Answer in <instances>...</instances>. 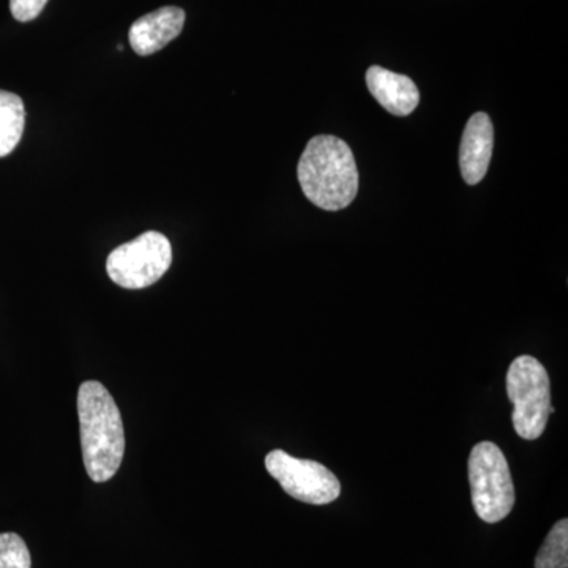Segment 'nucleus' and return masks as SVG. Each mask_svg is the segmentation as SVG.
Here are the masks:
<instances>
[{
	"instance_id": "obj_1",
	"label": "nucleus",
	"mask_w": 568,
	"mask_h": 568,
	"mask_svg": "<svg viewBox=\"0 0 568 568\" xmlns=\"http://www.w3.org/2000/svg\"><path fill=\"white\" fill-rule=\"evenodd\" d=\"M82 459L88 476L104 484L118 474L125 454L121 410L99 381H85L78 390Z\"/></svg>"
},
{
	"instance_id": "obj_2",
	"label": "nucleus",
	"mask_w": 568,
	"mask_h": 568,
	"mask_svg": "<svg viewBox=\"0 0 568 568\" xmlns=\"http://www.w3.org/2000/svg\"><path fill=\"white\" fill-rule=\"evenodd\" d=\"M306 200L324 211H343L358 192V171L349 145L331 134L306 144L297 168Z\"/></svg>"
},
{
	"instance_id": "obj_3",
	"label": "nucleus",
	"mask_w": 568,
	"mask_h": 568,
	"mask_svg": "<svg viewBox=\"0 0 568 568\" xmlns=\"http://www.w3.org/2000/svg\"><path fill=\"white\" fill-rule=\"evenodd\" d=\"M507 394L514 405L515 432L526 440L544 435L551 406V384L547 368L530 355L511 362L507 373Z\"/></svg>"
},
{
	"instance_id": "obj_4",
	"label": "nucleus",
	"mask_w": 568,
	"mask_h": 568,
	"mask_svg": "<svg viewBox=\"0 0 568 568\" xmlns=\"http://www.w3.org/2000/svg\"><path fill=\"white\" fill-rule=\"evenodd\" d=\"M469 484L478 518L499 523L515 506V487L506 455L495 443L484 440L470 452Z\"/></svg>"
},
{
	"instance_id": "obj_5",
	"label": "nucleus",
	"mask_w": 568,
	"mask_h": 568,
	"mask_svg": "<svg viewBox=\"0 0 568 568\" xmlns=\"http://www.w3.org/2000/svg\"><path fill=\"white\" fill-rule=\"evenodd\" d=\"M173 263V246L166 235L148 231L108 256L106 272L125 290H144L159 282Z\"/></svg>"
},
{
	"instance_id": "obj_6",
	"label": "nucleus",
	"mask_w": 568,
	"mask_h": 568,
	"mask_svg": "<svg viewBox=\"0 0 568 568\" xmlns=\"http://www.w3.org/2000/svg\"><path fill=\"white\" fill-rule=\"evenodd\" d=\"M265 469L287 495L301 503L325 506L342 493L338 478L327 467L313 459L291 457L284 450H272L265 457Z\"/></svg>"
},
{
	"instance_id": "obj_7",
	"label": "nucleus",
	"mask_w": 568,
	"mask_h": 568,
	"mask_svg": "<svg viewBox=\"0 0 568 568\" xmlns=\"http://www.w3.org/2000/svg\"><path fill=\"white\" fill-rule=\"evenodd\" d=\"M495 129L485 112H476L467 122L459 145V170L467 185L484 181L491 162Z\"/></svg>"
},
{
	"instance_id": "obj_8",
	"label": "nucleus",
	"mask_w": 568,
	"mask_h": 568,
	"mask_svg": "<svg viewBox=\"0 0 568 568\" xmlns=\"http://www.w3.org/2000/svg\"><path fill=\"white\" fill-rule=\"evenodd\" d=\"M183 24L185 11L179 7H163L133 22L129 32L130 44L136 54H155L181 36Z\"/></svg>"
},
{
	"instance_id": "obj_9",
	"label": "nucleus",
	"mask_w": 568,
	"mask_h": 568,
	"mask_svg": "<svg viewBox=\"0 0 568 568\" xmlns=\"http://www.w3.org/2000/svg\"><path fill=\"white\" fill-rule=\"evenodd\" d=\"M366 85L376 102L398 118L409 115L420 102L416 82L383 67H369L366 71Z\"/></svg>"
},
{
	"instance_id": "obj_10",
	"label": "nucleus",
	"mask_w": 568,
	"mask_h": 568,
	"mask_svg": "<svg viewBox=\"0 0 568 568\" xmlns=\"http://www.w3.org/2000/svg\"><path fill=\"white\" fill-rule=\"evenodd\" d=\"M24 103L17 93L0 91V159L10 155L24 133Z\"/></svg>"
},
{
	"instance_id": "obj_11",
	"label": "nucleus",
	"mask_w": 568,
	"mask_h": 568,
	"mask_svg": "<svg viewBox=\"0 0 568 568\" xmlns=\"http://www.w3.org/2000/svg\"><path fill=\"white\" fill-rule=\"evenodd\" d=\"M568 567V519L564 518L549 530L540 551L537 552L536 568Z\"/></svg>"
},
{
	"instance_id": "obj_12",
	"label": "nucleus",
	"mask_w": 568,
	"mask_h": 568,
	"mask_svg": "<svg viewBox=\"0 0 568 568\" xmlns=\"http://www.w3.org/2000/svg\"><path fill=\"white\" fill-rule=\"evenodd\" d=\"M28 545L18 534H0V568H31Z\"/></svg>"
},
{
	"instance_id": "obj_13",
	"label": "nucleus",
	"mask_w": 568,
	"mask_h": 568,
	"mask_svg": "<svg viewBox=\"0 0 568 568\" xmlns=\"http://www.w3.org/2000/svg\"><path fill=\"white\" fill-rule=\"evenodd\" d=\"M47 3L48 0H10V10L14 20L29 22L40 17Z\"/></svg>"
}]
</instances>
